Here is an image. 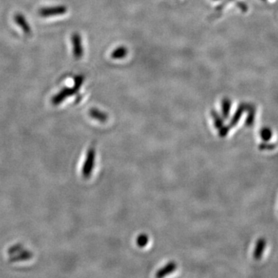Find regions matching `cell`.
Masks as SVG:
<instances>
[{
  "instance_id": "6da1fadb",
  "label": "cell",
  "mask_w": 278,
  "mask_h": 278,
  "mask_svg": "<svg viewBox=\"0 0 278 278\" xmlns=\"http://www.w3.org/2000/svg\"><path fill=\"white\" fill-rule=\"evenodd\" d=\"M79 88L77 87L76 86L74 85L73 88H68V87H64L61 91L58 93V95H56L53 98L52 102L54 105H58V104H60L61 102H63L65 99L69 97L72 96V95H75L78 91H79Z\"/></svg>"
},
{
  "instance_id": "7a4b0ae2",
  "label": "cell",
  "mask_w": 278,
  "mask_h": 278,
  "mask_svg": "<svg viewBox=\"0 0 278 278\" xmlns=\"http://www.w3.org/2000/svg\"><path fill=\"white\" fill-rule=\"evenodd\" d=\"M67 9L65 6H52L45 7L40 9L39 14L42 17H54V16L63 15L67 13Z\"/></svg>"
},
{
  "instance_id": "3957f363",
  "label": "cell",
  "mask_w": 278,
  "mask_h": 278,
  "mask_svg": "<svg viewBox=\"0 0 278 278\" xmlns=\"http://www.w3.org/2000/svg\"><path fill=\"white\" fill-rule=\"evenodd\" d=\"M95 150L91 148L87 152V159L83 167V175L85 178H88L92 173L93 169L95 166Z\"/></svg>"
},
{
  "instance_id": "277c9868",
  "label": "cell",
  "mask_w": 278,
  "mask_h": 278,
  "mask_svg": "<svg viewBox=\"0 0 278 278\" xmlns=\"http://www.w3.org/2000/svg\"><path fill=\"white\" fill-rule=\"evenodd\" d=\"M71 42H72L73 54H74V58L77 60L80 59L83 54L81 37L78 33H75L71 37Z\"/></svg>"
},
{
  "instance_id": "5b68a950",
  "label": "cell",
  "mask_w": 278,
  "mask_h": 278,
  "mask_svg": "<svg viewBox=\"0 0 278 278\" xmlns=\"http://www.w3.org/2000/svg\"><path fill=\"white\" fill-rule=\"evenodd\" d=\"M14 19H15L16 22L18 24V26H20L21 29H22L25 34H27V35L30 34L31 28H30V25L26 21V18L22 14L17 13V14H16L15 18Z\"/></svg>"
},
{
  "instance_id": "8992f818",
  "label": "cell",
  "mask_w": 278,
  "mask_h": 278,
  "mask_svg": "<svg viewBox=\"0 0 278 278\" xmlns=\"http://www.w3.org/2000/svg\"><path fill=\"white\" fill-rule=\"evenodd\" d=\"M176 263L174 262H171L165 265L163 268L158 271L156 276L157 278H162V277L166 276V275H170L172 273L174 272L176 270Z\"/></svg>"
},
{
  "instance_id": "52a82bcc",
  "label": "cell",
  "mask_w": 278,
  "mask_h": 278,
  "mask_svg": "<svg viewBox=\"0 0 278 278\" xmlns=\"http://www.w3.org/2000/svg\"><path fill=\"white\" fill-rule=\"evenodd\" d=\"M89 115L92 119L99 120L100 122H105L108 119V115L104 112H102L100 110L96 108H91L89 111Z\"/></svg>"
},
{
  "instance_id": "ba28073f",
  "label": "cell",
  "mask_w": 278,
  "mask_h": 278,
  "mask_svg": "<svg viewBox=\"0 0 278 278\" xmlns=\"http://www.w3.org/2000/svg\"><path fill=\"white\" fill-rule=\"evenodd\" d=\"M128 49L125 46H119L111 54V58L115 60L123 59L128 54Z\"/></svg>"
},
{
  "instance_id": "9c48e42d",
  "label": "cell",
  "mask_w": 278,
  "mask_h": 278,
  "mask_svg": "<svg viewBox=\"0 0 278 278\" xmlns=\"http://www.w3.org/2000/svg\"><path fill=\"white\" fill-rule=\"evenodd\" d=\"M230 107H231V103L230 100L227 99H225L222 102V115L225 119H227L229 115H230Z\"/></svg>"
},
{
  "instance_id": "30bf717a",
  "label": "cell",
  "mask_w": 278,
  "mask_h": 278,
  "mask_svg": "<svg viewBox=\"0 0 278 278\" xmlns=\"http://www.w3.org/2000/svg\"><path fill=\"white\" fill-rule=\"evenodd\" d=\"M148 238L146 234H141L137 238V244L139 247H144L148 244Z\"/></svg>"
},
{
  "instance_id": "8fae6325",
  "label": "cell",
  "mask_w": 278,
  "mask_h": 278,
  "mask_svg": "<svg viewBox=\"0 0 278 278\" xmlns=\"http://www.w3.org/2000/svg\"><path fill=\"white\" fill-rule=\"evenodd\" d=\"M212 116H213V120H214V124H215L216 128H219L222 126L223 121L222 119L219 117V115L216 112V111H212Z\"/></svg>"
},
{
  "instance_id": "7c38bea8",
  "label": "cell",
  "mask_w": 278,
  "mask_h": 278,
  "mask_svg": "<svg viewBox=\"0 0 278 278\" xmlns=\"http://www.w3.org/2000/svg\"><path fill=\"white\" fill-rule=\"evenodd\" d=\"M214 1H217V0H214Z\"/></svg>"
}]
</instances>
